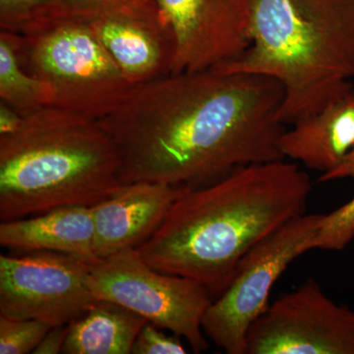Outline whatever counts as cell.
Listing matches in <instances>:
<instances>
[{"mask_svg":"<svg viewBox=\"0 0 354 354\" xmlns=\"http://www.w3.org/2000/svg\"><path fill=\"white\" fill-rule=\"evenodd\" d=\"M91 264L50 251L0 256V314L53 327L73 322L97 300L88 283Z\"/></svg>","mask_w":354,"mask_h":354,"instance_id":"9","label":"cell"},{"mask_svg":"<svg viewBox=\"0 0 354 354\" xmlns=\"http://www.w3.org/2000/svg\"><path fill=\"white\" fill-rule=\"evenodd\" d=\"M344 178L353 179L354 181V148L348 153L346 160L337 169L321 174V176L319 177L318 183H328V181Z\"/></svg>","mask_w":354,"mask_h":354,"instance_id":"24","label":"cell"},{"mask_svg":"<svg viewBox=\"0 0 354 354\" xmlns=\"http://www.w3.org/2000/svg\"><path fill=\"white\" fill-rule=\"evenodd\" d=\"M145 318L108 300H97L84 315L70 323L62 353H132Z\"/></svg>","mask_w":354,"mask_h":354,"instance_id":"15","label":"cell"},{"mask_svg":"<svg viewBox=\"0 0 354 354\" xmlns=\"http://www.w3.org/2000/svg\"><path fill=\"white\" fill-rule=\"evenodd\" d=\"M21 44L20 34L0 32V100L26 116L50 106L53 94L23 66Z\"/></svg>","mask_w":354,"mask_h":354,"instance_id":"16","label":"cell"},{"mask_svg":"<svg viewBox=\"0 0 354 354\" xmlns=\"http://www.w3.org/2000/svg\"><path fill=\"white\" fill-rule=\"evenodd\" d=\"M171 26V74L204 71L241 57L250 44L249 0H155Z\"/></svg>","mask_w":354,"mask_h":354,"instance_id":"10","label":"cell"},{"mask_svg":"<svg viewBox=\"0 0 354 354\" xmlns=\"http://www.w3.org/2000/svg\"><path fill=\"white\" fill-rule=\"evenodd\" d=\"M186 188L155 183L121 184L111 197L93 206L97 259L144 243Z\"/></svg>","mask_w":354,"mask_h":354,"instance_id":"12","label":"cell"},{"mask_svg":"<svg viewBox=\"0 0 354 354\" xmlns=\"http://www.w3.org/2000/svg\"><path fill=\"white\" fill-rule=\"evenodd\" d=\"M354 239V197L348 203L322 215L313 249L342 251Z\"/></svg>","mask_w":354,"mask_h":354,"instance_id":"19","label":"cell"},{"mask_svg":"<svg viewBox=\"0 0 354 354\" xmlns=\"http://www.w3.org/2000/svg\"><path fill=\"white\" fill-rule=\"evenodd\" d=\"M53 328L37 319L13 318L0 314V353H34Z\"/></svg>","mask_w":354,"mask_h":354,"instance_id":"17","label":"cell"},{"mask_svg":"<svg viewBox=\"0 0 354 354\" xmlns=\"http://www.w3.org/2000/svg\"><path fill=\"white\" fill-rule=\"evenodd\" d=\"M322 215L298 216L246 253L203 319V330L209 341L225 353L245 354L249 328L269 306L272 288L288 266L313 250Z\"/></svg>","mask_w":354,"mask_h":354,"instance_id":"7","label":"cell"},{"mask_svg":"<svg viewBox=\"0 0 354 354\" xmlns=\"http://www.w3.org/2000/svg\"><path fill=\"white\" fill-rule=\"evenodd\" d=\"M70 324L55 326L44 335L43 341L34 353L57 354L62 353L67 335H68Z\"/></svg>","mask_w":354,"mask_h":354,"instance_id":"22","label":"cell"},{"mask_svg":"<svg viewBox=\"0 0 354 354\" xmlns=\"http://www.w3.org/2000/svg\"><path fill=\"white\" fill-rule=\"evenodd\" d=\"M120 158L101 121L46 106L0 136V218L93 207L121 185Z\"/></svg>","mask_w":354,"mask_h":354,"instance_id":"4","label":"cell"},{"mask_svg":"<svg viewBox=\"0 0 354 354\" xmlns=\"http://www.w3.org/2000/svg\"><path fill=\"white\" fill-rule=\"evenodd\" d=\"M245 354H354V311L308 279L256 319Z\"/></svg>","mask_w":354,"mask_h":354,"instance_id":"8","label":"cell"},{"mask_svg":"<svg viewBox=\"0 0 354 354\" xmlns=\"http://www.w3.org/2000/svg\"><path fill=\"white\" fill-rule=\"evenodd\" d=\"M87 21L134 87L171 75L176 37L155 0H133Z\"/></svg>","mask_w":354,"mask_h":354,"instance_id":"11","label":"cell"},{"mask_svg":"<svg viewBox=\"0 0 354 354\" xmlns=\"http://www.w3.org/2000/svg\"><path fill=\"white\" fill-rule=\"evenodd\" d=\"M283 97V86L269 77L185 72L135 86L100 121L118 149L121 183L199 187L285 158Z\"/></svg>","mask_w":354,"mask_h":354,"instance_id":"1","label":"cell"},{"mask_svg":"<svg viewBox=\"0 0 354 354\" xmlns=\"http://www.w3.org/2000/svg\"><path fill=\"white\" fill-rule=\"evenodd\" d=\"M0 244L6 248L50 251L97 261L94 251L92 207L67 206L39 215L2 221Z\"/></svg>","mask_w":354,"mask_h":354,"instance_id":"14","label":"cell"},{"mask_svg":"<svg viewBox=\"0 0 354 354\" xmlns=\"http://www.w3.org/2000/svg\"><path fill=\"white\" fill-rule=\"evenodd\" d=\"M24 118V115L6 102H0V136H6L17 131L22 125Z\"/></svg>","mask_w":354,"mask_h":354,"instance_id":"23","label":"cell"},{"mask_svg":"<svg viewBox=\"0 0 354 354\" xmlns=\"http://www.w3.org/2000/svg\"><path fill=\"white\" fill-rule=\"evenodd\" d=\"M283 158L322 174L337 169L354 148V86L322 111L286 129Z\"/></svg>","mask_w":354,"mask_h":354,"instance_id":"13","label":"cell"},{"mask_svg":"<svg viewBox=\"0 0 354 354\" xmlns=\"http://www.w3.org/2000/svg\"><path fill=\"white\" fill-rule=\"evenodd\" d=\"M312 187L308 174L286 158L241 167L186 188L137 250L153 269L195 279L216 298L249 250L306 213Z\"/></svg>","mask_w":354,"mask_h":354,"instance_id":"2","label":"cell"},{"mask_svg":"<svg viewBox=\"0 0 354 354\" xmlns=\"http://www.w3.org/2000/svg\"><path fill=\"white\" fill-rule=\"evenodd\" d=\"M187 353L181 337L167 335L164 330L147 322L133 346L132 354H184Z\"/></svg>","mask_w":354,"mask_h":354,"instance_id":"20","label":"cell"},{"mask_svg":"<svg viewBox=\"0 0 354 354\" xmlns=\"http://www.w3.org/2000/svg\"><path fill=\"white\" fill-rule=\"evenodd\" d=\"M59 0H0L1 31L22 35L32 25L57 15Z\"/></svg>","mask_w":354,"mask_h":354,"instance_id":"18","label":"cell"},{"mask_svg":"<svg viewBox=\"0 0 354 354\" xmlns=\"http://www.w3.org/2000/svg\"><path fill=\"white\" fill-rule=\"evenodd\" d=\"M133 0H59L58 14L91 20Z\"/></svg>","mask_w":354,"mask_h":354,"instance_id":"21","label":"cell"},{"mask_svg":"<svg viewBox=\"0 0 354 354\" xmlns=\"http://www.w3.org/2000/svg\"><path fill=\"white\" fill-rule=\"evenodd\" d=\"M21 36L23 66L48 84L50 106L100 120L115 111L134 87L87 20L57 14Z\"/></svg>","mask_w":354,"mask_h":354,"instance_id":"5","label":"cell"},{"mask_svg":"<svg viewBox=\"0 0 354 354\" xmlns=\"http://www.w3.org/2000/svg\"><path fill=\"white\" fill-rule=\"evenodd\" d=\"M88 283L97 300L131 310L185 339L195 353L209 348L202 324L215 297L199 281L157 271L130 248L92 263Z\"/></svg>","mask_w":354,"mask_h":354,"instance_id":"6","label":"cell"},{"mask_svg":"<svg viewBox=\"0 0 354 354\" xmlns=\"http://www.w3.org/2000/svg\"><path fill=\"white\" fill-rule=\"evenodd\" d=\"M249 37L241 57L213 69L278 81L286 127L353 86L354 0H249Z\"/></svg>","mask_w":354,"mask_h":354,"instance_id":"3","label":"cell"}]
</instances>
